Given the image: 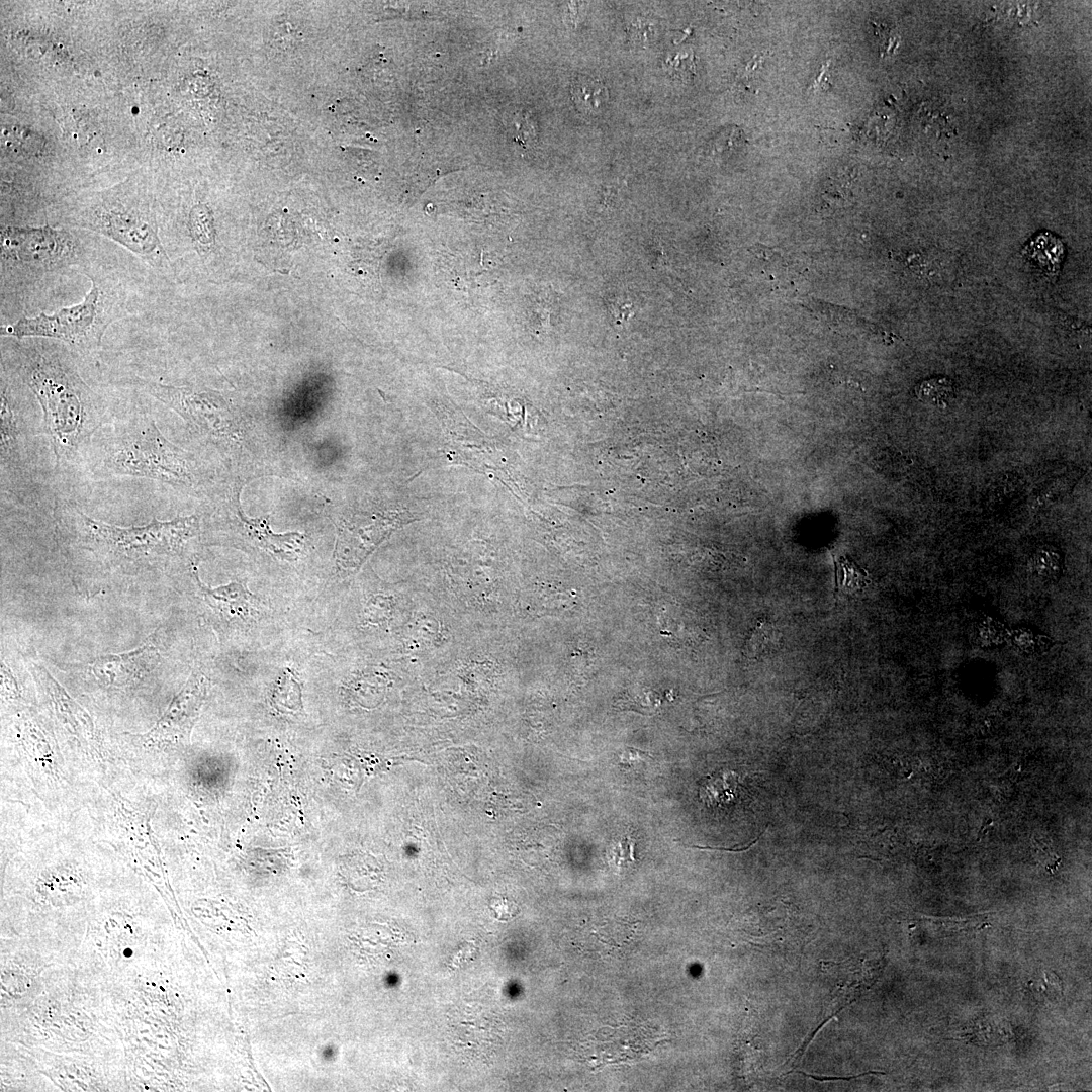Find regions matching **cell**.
Returning a JSON list of instances; mask_svg holds the SVG:
<instances>
[{
	"instance_id": "obj_10",
	"label": "cell",
	"mask_w": 1092,
	"mask_h": 1092,
	"mask_svg": "<svg viewBox=\"0 0 1092 1092\" xmlns=\"http://www.w3.org/2000/svg\"><path fill=\"white\" fill-rule=\"evenodd\" d=\"M214 523L239 529L255 544L269 554L285 561L295 560L305 545V535L300 532L275 533L266 518H247L239 505L238 496L218 506Z\"/></svg>"
},
{
	"instance_id": "obj_18",
	"label": "cell",
	"mask_w": 1092,
	"mask_h": 1092,
	"mask_svg": "<svg viewBox=\"0 0 1092 1092\" xmlns=\"http://www.w3.org/2000/svg\"><path fill=\"white\" fill-rule=\"evenodd\" d=\"M915 392L921 401L933 406L945 407L954 397V386L946 377H934L918 384Z\"/></svg>"
},
{
	"instance_id": "obj_13",
	"label": "cell",
	"mask_w": 1092,
	"mask_h": 1092,
	"mask_svg": "<svg viewBox=\"0 0 1092 1092\" xmlns=\"http://www.w3.org/2000/svg\"><path fill=\"white\" fill-rule=\"evenodd\" d=\"M192 574L203 603L223 622L247 621L255 612V598L244 583L233 581L211 587L204 584L195 564Z\"/></svg>"
},
{
	"instance_id": "obj_3",
	"label": "cell",
	"mask_w": 1092,
	"mask_h": 1092,
	"mask_svg": "<svg viewBox=\"0 0 1092 1092\" xmlns=\"http://www.w3.org/2000/svg\"><path fill=\"white\" fill-rule=\"evenodd\" d=\"M83 469L100 478H147L182 490L206 480L193 456L171 442L143 408L110 420L94 435Z\"/></svg>"
},
{
	"instance_id": "obj_4",
	"label": "cell",
	"mask_w": 1092,
	"mask_h": 1092,
	"mask_svg": "<svg viewBox=\"0 0 1092 1092\" xmlns=\"http://www.w3.org/2000/svg\"><path fill=\"white\" fill-rule=\"evenodd\" d=\"M89 278L91 287L82 301L50 314L40 312L34 316H22L2 327V333L17 340H56L78 353L94 352L100 347L107 328L124 316L125 304L117 292L109 288V281L92 272Z\"/></svg>"
},
{
	"instance_id": "obj_14",
	"label": "cell",
	"mask_w": 1092,
	"mask_h": 1092,
	"mask_svg": "<svg viewBox=\"0 0 1092 1092\" xmlns=\"http://www.w3.org/2000/svg\"><path fill=\"white\" fill-rule=\"evenodd\" d=\"M1024 256L1049 278H1056L1064 255L1062 242L1051 233H1040L1023 251Z\"/></svg>"
},
{
	"instance_id": "obj_15",
	"label": "cell",
	"mask_w": 1092,
	"mask_h": 1092,
	"mask_svg": "<svg viewBox=\"0 0 1092 1092\" xmlns=\"http://www.w3.org/2000/svg\"><path fill=\"white\" fill-rule=\"evenodd\" d=\"M571 96L575 107L583 114H599L609 101L606 85L590 76L578 77L571 86Z\"/></svg>"
},
{
	"instance_id": "obj_22",
	"label": "cell",
	"mask_w": 1092,
	"mask_h": 1092,
	"mask_svg": "<svg viewBox=\"0 0 1092 1092\" xmlns=\"http://www.w3.org/2000/svg\"><path fill=\"white\" fill-rule=\"evenodd\" d=\"M669 69L679 77H690L694 74L695 63L689 54H676L668 59Z\"/></svg>"
},
{
	"instance_id": "obj_21",
	"label": "cell",
	"mask_w": 1092,
	"mask_h": 1092,
	"mask_svg": "<svg viewBox=\"0 0 1092 1092\" xmlns=\"http://www.w3.org/2000/svg\"><path fill=\"white\" fill-rule=\"evenodd\" d=\"M932 924L940 930L950 932H966L976 930L984 925L983 920L977 919H942L932 920Z\"/></svg>"
},
{
	"instance_id": "obj_11",
	"label": "cell",
	"mask_w": 1092,
	"mask_h": 1092,
	"mask_svg": "<svg viewBox=\"0 0 1092 1092\" xmlns=\"http://www.w3.org/2000/svg\"><path fill=\"white\" fill-rule=\"evenodd\" d=\"M206 686L204 675L193 671L156 725L141 735L142 740L147 744L159 745L186 733L196 719Z\"/></svg>"
},
{
	"instance_id": "obj_12",
	"label": "cell",
	"mask_w": 1092,
	"mask_h": 1092,
	"mask_svg": "<svg viewBox=\"0 0 1092 1092\" xmlns=\"http://www.w3.org/2000/svg\"><path fill=\"white\" fill-rule=\"evenodd\" d=\"M396 517L370 516L344 520L338 530L336 561L344 568L357 567L394 528Z\"/></svg>"
},
{
	"instance_id": "obj_8",
	"label": "cell",
	"mask_w": 1092,
	"mask_h": 1092,
	"mask_svg": "<svg viewBox=\"0 0 1092 1092\" xmlns=\"http://www.w3.org/2000/svg\"><path fill=\"white\" fill-rule=\"evenodd\" d=\"M2 265L32 275L56 272L81 263L83 248L66 230L6 226L1 232Z\"/></svg>"
},
{
	"instance_id": "obj_7",
	"label": "cell",
	"mask_w": 1092,
	"mask_h": 1092,
	"mask_svg": "<svg viewBox=\"0 0 1092 1092\" xmlns=\"http://www.w3.org/2000/svg\"><path fill=\"white\" fill-rule=\"evenodd\" d=\"M116 384L134 388L161 401L208 440L229 443L239 435V418L221 392L169 385L140 376L121 378Z\"/></svg>"
},
{
	"instance_id": "obj_6",
	"label": "cell",
	"mask_w": 1092,
	"mask_h": 1092,
	"mask_svg": "<svg viewBox=\"0 0 1092 1092\" xmlns=\"http://www.w3.org/2000/svg\"><path fill=\"white\" fill-rule=\"evenodd\" d=\"M2 366L0 394L1 483L2 491H20L30 474L31 445L43 434L42 422L24 396L25 384L9 368Z\"/></svg>"
},
{
	"instance_id": "obj_23",
	"label": "cell",
	"mask_w": 1092,
	"mask_h": 1092,
	"mask_svg": "<svg viewBox=\"0 0 1092 1092\" xmlns=\"http://www.w3.org/2000/svg\"><path fill=\"white\" fill-rule=\"evenodd\" d=\"M1034 853L1046 869H1056L1060 858L1054 853L1049 844L1035 840Z\"/></svg>"
},
{
	"instance_id": "obj_20",
	"label": "cell",
	"mask_w": 1092,
	"mask_h": 1092,
	"mask_svg": "<svg viewBox=\"0 0 1092 1092\" xmlns=\"http://www.w3.org/2000/svg\"><path fill=\"white\" fill-rule=\"evenodd\" d=\"M997 1029L993 1028L988 1022H977L961 1031V1037L973 1041L974 1043L989 1044L992 1040L997 1039Z\"/></svg>"
},
{
	"instance_id": "obj_5",
	"label": "cell",
	"mask_w": 1092,
	"mask_h": 1092,
	"mask_svg": "<svg viewBox=\"0 0 1092 1092\" xmlns=\"http://www.w3.org/2000/svg\"><path fill=\"white\" fill-rule=\"evenodd\" d=\"M78 224L116 242L155 268L169 262L155 213L144 194L124 189L102 194L85 208Z\"/></svg>"
},
{
	"instance_id": "obj_24",
	"label": "cell",
	"mask_w": 1092,
	"mask_h": 1092,
	"mask_svg": "<svg viewBox=\"0 0 1092 1092\" xmlns=\"http://www.w3.org/2000/svg\"><path fill=\"white\" fill-rule=\"evenodd\" d=\"M653 27L646 21L639 20L631 25V36L634 40L646 43L653 38Z\"/></svg>"
},
{
	"instance_id": "obj_16",
	"label": "cell",
	"mask_w": 1092,
	"mask_h": 1092,
	"mask_svg": "<svg viewBox=\"0 0 1092 1092\" xmlns=\"http://www.w3.org/2000/svg\"><path fill=\"white\" fill-rule=\"evenodd\" d=\"M271 699L279 709L296 711L301 707V688L293 671L286 668L277 678Z\"/></svg>"
},
{
	"instance_id": "obj_1",
	"label": "cell",
	"mask_w": 1092,
	"mask_h": 1092,
	"mask_svg": "<svg viewBox=\"0 0 1092 1092\" xmlns=\"http://www.w3.org/2000/svg\"><path fill=\"white\" fill-rule=\"evenodd\" d=\"M53 516L60 553L73 581L83 586L112 575L165 571L184 558L200 534L196 514L121 527L94 519L73 502L57 497Z\"/></svg>"
},
{
	"instance_id": "obj_9",
	"label": "cell",
	"mask_w": 1092,
	"mask_h": 1092,
	"mask_svg": "<svg viewBox=\"0 0 1092 1092\" xmlns=\"http://www.w3.org/2000/svg\"><path fill=\"white\" fill-rule=\"evenodd\" d=\"M161 660L158 632L130 651L95 657L88 670L100 684L110 688H126L141 681Z\"/></svg>"
},
{
	"instance_id": "obj_19",
	"label": "cell",
	"mask_w": 1092,
	"mask_h": 1092,
	"mask_svg": "<svg viewBox=\"0 0 1092 1092\" xmlns=\"http://www.w3.org/2000/svg\"><path fill=\"white\" fill-rule=\"evenodd\" d=\"M189 230L200 252L208 253L214 245V229L209 211L197 206L190 214Z\"/></svg>"
},
{
	"instance_id": "obj_2",
	"label": "cell",
	"mask_w": 1092,
	"mask_h": 1092,
	"mask_svg": "<svg viewBox=\"0 0 1092 1092\" xmlns=\"http://www.w3.org/2000/svg\"><path fill=\"white\" fill-rule=\"evenodd\" d=\"M65 347L39 340L11 344L7 368L28 387L39 404L58 475L83 469L94 435L110 421L109 407L80 375Z\"/></svg>"
},
{
	"instance_id": "obj_17",
	"label": "cell",
	"mask_w": 1092,
	"mask_h": 1092,
	"mask_svg": "<svg viewBox=\"0 0 1092 1092\" xmlns=\"http://www.w3.org/2000/svg\"><path fill=\"white\" fill-rule=\"evenodd\" d=\"M779 630L767 621H760L753 629L748 640V650L755 658H763L776 652L781 646Z\"/></svg>"
}]
</instances>
